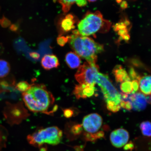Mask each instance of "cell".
Wrapping results in <instances>:
<instances>
[{"instance_id":"1","label":"cell","mask_w":151,"mask_h":151,"mask_svg":"<svg viewBox=\"0 0 151 151\" xmlns=\"http://www.w3.org/2000/svg\"><path fill=\"white\" fill-rule=\"evenodd\" d=\"M26 106L32 112L50 114L55 112L57 106L54 105L55 99L44 85H32L27 91L22 94Z\"/></svg>"},{"instance_id":"2","label":"cell","mask_w":151,"mask_h":151,"mask_svg":"<svg viewBox=\"0 0 151 151\" xmlns=\"http://www.w3.org/2000/svg\"><path fill=\"white\" fill-rule=\"evenodd\" d=\"M73 31L72 35L69 36L68 41L71 48L86 62L96 63L97 55L104 51L103 45L96 42L91 38L81 36L77 30Z\"/></svg>"},{"instance_id":"3","label":"cell","mask_w":151,"mask_h":151,"mask_svg":"<svg viewBox=\"0 0 151 151\" xmlns=\"http://www.w3.org/2000/svg\"><path fill=\"white\" fill-rule=\"evenodd\" d=\"M111 25V22L104 19L99 11L88 12L82 19L78 22L77 31L81 36L88 37L95 35L97 32H107Z\"/></svg>"},{"instance_id":"4","label":"cell","mask_w":151,"mask_h":151,"mask_svg":"<svg viewBox=\"0 0 151 151\" xmlns=\"http://www.w3.org/2000/svg\"><path fill=\"white\" fill-rule=\"evenodd\" d=\"M96 82L101 88L107 109L113 112H117L121 108L122 95L113 86L108 76L99 73Z\"/></svg>"},{"instance_id":"5","label":"cell","mask_w":151,"mask_h":151,"mask_svg":"<svg viewBox=\"0 0 151 151\" xmlns=\"http://www.w3.org/2000/svg\"><path fill=\"white\" fill-rule=\"evenodd\" d=\"M63 133L56 126H52L38 130L27 137L30 144L39 147L44 144L56 145L61 142Z\"/></svg>"},{"instance_id":"6","label":"cell","mask_w":151,"mask_h":151,"mask_svg":"<svg viewBox=\"0 0 151 151\" xmlns=\"http://www.w3.org/2000/svg\"><path fill=\"white\" fill-rule=\"evenodd\" d=\"M99 70V66L96 63L85 62L79 67L75 75L76 80L79 84L95 85Z\"/></svg>"},{"instance_id":"7","label":"cell","mask_w":151,"mask_h":151,"mask_svg":"<svg viewBox=\"0 0 151 151\" xmlns=\"http://www.w3.org/2000/svg\"><path fill=\"white\" fill-rule=\"evenodd\" d=\"M103 119L101 116L97 113H91L87 115L83 119L81 124L82 129L86 132V137L92 135L98 134L102 126Z\"/></svg>"},{"instance_id":"8","label":"cell","mask_w":151,"mask_h":151,"mask_svg":"<svg viewBox=\"0 0 151 151\" xmlns=\"http://www.w3.org/2000/svg\"><path fill=\"white\" fill-rule=\"evenodd\" d=\"M129 134L123 128H119L113 131L110 134V140L113 146L117 148H122L129 140Z\"/></svg>"},{"instance_id":"9","label":"cell","mask_w":151,"mask_h":151,"mask_svg":"<svg viewBox=\"0 0 151 151\" xmlns=\"http://www.w3.org/2000/svg\"><path fill=\"white\" fill-rule=\"evenodd\" d=\"M95 85L89 84L76 85L73 93L77 99L91 97L95 93Z\"/></svg>"},{"instance_id":"10","label":"cell","mask_w":151,"mask_h":151,"mask_svg":"<svg viewBox=\"0 0 151 151\" xmlns=\"http://www.w3.org/2000/svg\"><path fill=\"white\" fill-rule=\"evenodd\" d=\"M128 101L131 102L132 109L135 111H140L144 110L147 106L146 98L142 93L137 92L131 94Z\"/></svg>"},{"instance_id":"11","label":"cell","mask_w":151,"mask_h":151,"mask_svg":"<svg viewBox=\"0 0 151 151\" xmlns=\"http://www.w3.org/2000/svg\"><path fill=\"white\" fill-rule=\"evenodd\" d=\"M77 19L74 15L68 14L60 21L59 26L62 33H67L74 29L75 24L77 22Z\"/></svg>"},{"instance_id":"12","label":"cell","mask_w":151,"mask_h":151,"mask_svg":"<svg viewBox=\"0 0 151 151\" xmlns=\"http://www.w3.org/2000/svg\"><path fill=\"white\" fill-rule=\"evenodd\" d=\"M42 67L46 70H50L59 67V60L54 55L47 54L43 57L41 61Z\"/></svg>"},{"instance_id":"13","label":"cell","mask_w":151,"mask_h":151,"mask_svg":"<svg viewBox=\"0 0 151 151\" xmlns=\"http://www.w3.org/2000/svg\"><path fill=\"white\" fill-rule=\"evenodd\" d=\"M112 72L118 83L121 84L124 82L131 81L129 74L122 65H116L113 69Z\"/></svg>"},{"instance_id":"14","label":"cell","mask_w":151,"mask_h":151,"mask_svg":"<svg viewBox=\"0 0 151 151\" xmlns=\"http://www.w3.org/2000/svg\"><path fill=\"white\" fill-rule=\"evenodd\" d=\"M139 82L142 93L145 95L151 96V75L140 77Z\"/></svg>"},{"instance_id":"15","label":"cell","mask_w":151,"mask_h":151,"mask_svg":"<svg viewBox=\"0 0 151 151\" xmlns=\"http://www.w3.org/2000/svg\"><path fill=\"white\" fill-rule=\"evenodd\" d=\"M65 61L68 66L72 69L80 67L81 63L80 57L75 52H71L66 54Z\"/></svg>"},{"instance_id":"16","label":"cell","mask_w":151,"mask_h":151,"mask_svg":"<svg viewBox=\"0 0 151 151\" xmlns=\"http://www.w3.org/2000/svg\"><path fill=\"white\" fill-rule=\"evenodd\" d=\"M62 6V10L65 13L68 12L72 5L76 3L78 6L83 7L87 4V0H58Z\"/></svg>"},{"instance_id":"17","label":"cell","mask_w":151,"mask_h":151,"mask_svg":"<svg viewBox=\"0 0 151 151\" xmlns=\"http://www.w3.org/2000/svg\"><path fill=\"white\" fill-rule=\"evenodd\" d=\"M10 70V65L9 62L5 60H0V78L7 76Z\"/></svg>"},{"instance_id":"18","label":"cell","mask_w":151,"mask_h":151,"mask_svg":"<svg viewBox=\"0 0 151 151\" xmlns=\"http://www.w3.org/2000/svg\"><path fill=\"white\" fill-rule=\"evenodd\" d=\"M120 89L124 94H131L134 93L133 84L131 81H127L121 84Z\"/></svg>"},{"instance_id":"19","label":"cell","mask_w":151,"mask_h":151,"mask_svg":"<svg viewBox=\"0 0 151 151\" xmlns=\"http://www.w3.org/2000/svg\"><path fill=\"white\" fill-rule=\"evenodd\" d=\"M142 133L145 136L151 137V122L149 121L143 122L140 125Z\"/></svg>"},{"instance_id":"20","label":"cell","mask_w":151,"mask_h":151,"mask_svg":"<svg viewBox=\"0 0 151 151\" xmlns=\"http://www.w3.org/2000/svg\"><path fill=\"white\" fill-rule=\"evenodd\" d=\"M7 135L8 133L6 129L2 126H0V150L6 146Z\"/></svg>"},{"instance_id":"21","label":"cell","mask_w":151,"mask_h":151,"mask_svg":"<svg viewBox=\"0 0 151 151\" xmlns=\"http://www.w3.org/2000/svg\"><path fill=\"white\" fill-rule=\"evenodd\" d=\"M32 86L26 81H21L17 84L16 88L19 91L23 93L29 90L31 88Z\"/></svg>"},{"instance_id":"22","label":"cell","mask_w":151,"mask_h":151,"mask_svg":"<svg viewBox=\"0 0 151 151\" xmlns=\"http://www.w3.org/2000/svg\"><path fill=\"white\" fill-rule=\"evenodd\" d=\"M69 36L65 37L60 36L57 39V41L60 46H63L69 41Z\"/></svg>"},{"instance_id":"23","label":"cell","mask_w":151,"mask_h":151,"mask_svg":"<svg viewBox=\"0 0 151 151\" xmlns=\"http://www.w3.org/2000/svg\"><path fill=\"white\" fill-rule=\"evenodd\" d=\"M120 107L128 110H131L132 109L131 102L129 101H124L122 100L120 104Z\"/></svg>"},{"instance_id":"24","label":"cell","mask_w":151,"mask_h":151,"mask_svg":"<svg viewBox=\"0 0 151 151\" xmlns=\"http://www.w3.org/2000/svg\"><path fill=\"white\" fill-rule=\"evenodd\" d=\"M63 113L64 116L66 118H69L73 116V112L72 109H66L63 110Z\"/></svg>"},{"instance_id":"25","label":"cell","mask_w":151,"mask_h":151,"mask_svg":"<svg viewBox=\"0 0 151 151\" xmlns=\"http://www.w3.org/2000/svg\"><path fill=\"white\" fill-rule=\"evenodd\" d=\"M31 56L32 58L35 59H38L40 58V55L36 52L31 53Z\"/></svg>"},{"instance_id":"26","label":"cell","mask_w":151,"mask_h":151,"mask_svg":"<svg viewBox=\"0 0 151 151\" xmlns=\"http://www.w3.org/2000/svg\"><path fill=\"white\" fill-rule=\"evenodd\" d=\"M88 1L90 2H93L97 1V0H88Z\"/></svg>"}]
</instances>
